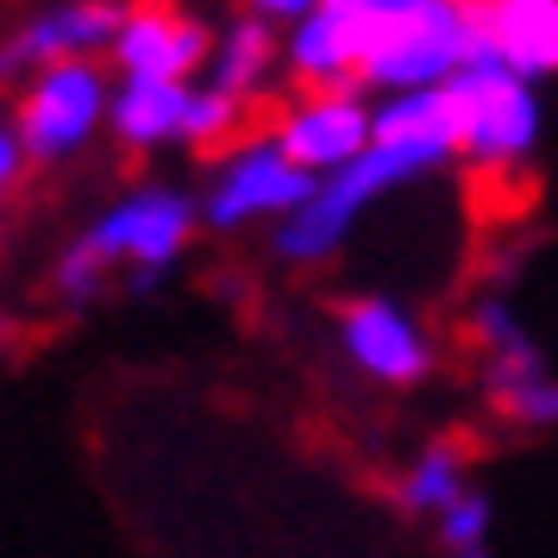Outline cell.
I'll return each mask as SVG.
<instances>
[{"label":"cell","instance_id":"obj_1","mask_svg":"<svg viewBox=\"0 0 558 558\" xmlns=\"http://www.w3.org/2000/svg\"><path fill=\"white\" fill-rule=\"evenodd\" d=\"M452 157L458 151H446V145L377 138L352 170H339V177L320 182V189H314V202H307L295 220L270 227V252H277L282 264H295V270H320V264L339 257V245L352 239V227L364 220V207H377L383 195H396V189L427 182L433 170H446Z\"/></svg>","mask_w":558,"mask_h":558},{"label":"cell","instance_id":"obj_2","mask_svg":"<svg viewBox=\"0 0 558 558\" xmlns=\"http://www.w3.org/2000/svg\"><path fill=\"white\" fill-rule=\"evenodd\" d=\"M477 51V26L464 0H377L364 32V88L408 95L446 88Z\"/></svg>","mask_w":558,"mask_h":558},{"label":"cell","instance_id":"obj_3","mask_svg":"<svg viewBox=\"0 0 558 558\" xmlns=\"http://www.w3.org/2000/svg\"><path fill=\"white\" fill-rule=\"evenodd\" d=\"M113 88H120V82H107L101 57L51 63V70L26 76L7 126L26 138L32 163H70V157L88 151V138L113 120Z\"/></svg>","mask_w":558,"mask_h":558},{"label":"cell","instance_id":"obj_4","mask_svg":"<svg viewBox=\"0 0 558 558\" xmlns=\"http://www.w3.org/2000/svg\"><path fill=\"white\" fill-rule=\"evenodd\" d=\"M202 227V202H189L182 189H163V182H145L120 195L113 207H101V220L82 232V245L101 257L107 270H132V289L151 295L157 277L189 252V239Z\"/></svg>","mask_w":558,"mask_h":558},{"label":"cell","instance_id":"obj_5","mask_svg":"<svg viewBox=\"0 0 558 558\" xmlns=\"http://www.w3.org/2000/svg\"><path fill=\"white\" fill-rule=\"evenodd\" d=\"M314 189H320V177L289 163V151L264 132V138H245V145H232L220 157V170H214V182L202 195V227L239 232V227H257V220L282 227V220H295L314 202Z\"/></svg>","mask_w":558,"mask_h":558},{"label":"cell","instance_id":"obj_6","mask_svg":"<svg viewBox=\"0 0 558 558\" xmlns=\"http://www.w3.org/2000/svg\"><path fill=\"white\" fill-rule=\"evenodd\" d=\"M452 88H458V107H464V157L477 170L527 163L533 145H539V95H533V82H521L489 51H471V63L458 70Z\"/></svg>","mask_w":558,"mask_h":558},{"label":"cell","instance_id":"obj_7","mask_svg":"<svg viewBox=\"0 0 558 558\" xmlns=\"http://www.w3.org/2000/svg\"><path fill=\"white\" fill-rule=\"evenodd\" d=\"M270 138L289 151V163L327 182L377 145V107L364 101V88H307L277 113Z\"/></svg>","mask_w":558,"mask_h":558},{"label":"cell","instance_id":"obj_8","mask_svg":"<svg viewBox=\"0 0 558 558\" xmlns=\"http://www.w3.org/2000/svg\"><path fill=\"white\" fill-rule=\"evenodd\" d=\"M138 0H57L45 13H32L7 32L0 45V70L20 82L38 76L51 63H76V57H113L120 32H126Z\"/></svg>","mask_w":558,"mask_h":558},{"label":"cell","instance_id":"obj_9","mask_svg":"<svg viewBox=\"0 0 558 558\" xmlns=\"http://www.w3.org/2000/svg\"><path fill=\"white\" fill-rule=\"evenodd\" d=\"M339 345L352 357V371L389 389H414L433 377V339L427 327L389 295H352L339 307Z\"/></svg>","mask_w":558,"mask_h":558},{"label":"cell","instance_id":"obj_10","mask_svg":"<svg viewBox=\"0 0 558 558\" xmlns=\"http://www.w3.org/2000/svg\"><path fill=\"white\" fill-rule=\"evenodd\" d=\"M377 0H320V13L282 32V76L295 88H364V32Z\"/></svg>","mask_w":558,"mask_h":558},{"label":"cell","instance_id":"obj_11","mask_svg":"<svg viewBox=\"0 0 558 558\" xmlns=\"http://www.w3.org/2000/svg\"><path fill=\"white\" fill-rule=\"evenodd\" d=\"M214 45L220 38L202 20L177 13L170 0H138L113 45V70L126 82H195V70L214 63Z\"/></svg>","mask_w":558,"mask_h":558},{"label":"cell","instance_id":"obj_12","mask_svg":"<svg viewBox=\"0 0 558 558\" xmlns=\"http://www.w3.org/2000/svg\"><path fill=\"white\" fill-rule=\"evenodd\" d=\"M477 51L508 63L521 82L558 76V0H464Z\"/></svg>","mask_w":558,"mask_h":558},{"label":"cell","instance_id":"obj_13","mask_svg":"<svg viewBox=\"0 0 558 558\" xmlns=\"http://www.w3.org/2000/svg\"><path fill=\"white\" fill-rule=\"evenodd\" d=\"M189 101H195V82H126L120 76L107 132H113L126 151H163V145H182Z\"/></svg>","mask_w":558,"mask_h":558},{"label":"cell","instance_id":"obj_14","mask_svg":"<svg viewBox=\"0 0 558 558\" xmlns=\"http://www.w3.org/2000/svg\"><path fill=\"white\" fill-rule=\"evenodd\" d=\"M471 339H477V364H483V396L489 389H508V383L521 377H539V371H553L546 352L527 339V327L514 320V307L502 295H483L471 307Z\"/></svg>","mask_w":558,"mask_h":558},{"label":"cell","instance_id":"obj_15","mask_svg":"<svg viewBox=\"0 0 558 558\" xmlns=\"http://www.w3.org/2000/svg\"><path fill=\"white\" fill-rule=\"evenodd\" d=\"M282 70V45L277 32L264 26V20H232L227 32H220V45H214V63H207V82L220 88V95H232V101L252 107L264 88H270V76Z\"/></svg>","mask_w":558,"mask_h":558},{"label":"cell","instance_id":"obj_16","mask_svg":"<svg viewBox=\"0 0 558 558\" xmlns=\"http://www.w3.org/2000/svg\"><path fill=\"white\" fill-rule=\"evenodd\" d=\"M471 496V483H464V446L458 439H433L421 446V458L402 471L396 483V508H402L408 521H439L452 502Z\"/></svg>","mask_w":558,"mask_h":558},{"label":"cell","instance_id":"obj_17","mask_svg":"<svg viewBox=\"0 0 558 558\" xmlns=\"http://www.w3.org/2000/svg\"><path fill=\"white\" fill-rule=\"evenodd\" d=\"M239 126H245V101H232V95H220L214 82H202L195 101H189L182 145H189V151H220L227 157L232 145H239Z\"/></svg>","mask_w":558,"mask_h":558},{"label":"cell","instance_id":"obj_18","mask_svg":"<svg viewBox=\"0 0 558 558\" xmlns=\"http://www.w3.org/2000/svg\"><path fill=\"white\" fill-rule=\"evenodd\" d=\"M489 408H496V421H508V427L553 433L558 427V377L539 371V377H521V383H508V389H489Z\"/></svg>","mask_w":558,"mask_h":558},{"label":"cell","instance_id":"obj_19","mask_svg":"<svg viewBox=\"0 0 558 558\" xmlns=\"http://www.w3.org/2000/svg\"><path fill=\"white\" fill-rule=\"evenodd\" d=\"M489 521H496L489 496H483V489H471L464 502H452L439 521H433V533H439L446 558H477V553H489Z\"/></svg>","mask_w":558,"mask_h":558},{"label":"cell","instance_id":"obj_20","mask_svg":"<svg viewBox=\"0 0 558 558\" xmlns=\"http://www.w3.org/2000/svg\"><path fill=\"white\" fill-rule=\"evenodd\" d=\"M107 277H113V270H107L101 257H95V252H88V245L76 239L70 252L57 257V270H51V289H57V295H63L70 307H88V302H95V295L107 289Z\"/></svg>","mask_w":558,"mask_h":558},{"label":"cell","instance_id":"obj_21","mask_svg":"<svg viewBox=\"0 0 558 558\" xmlns=\"http://www.w3.org/2000/svg\"><path fill=\"white\" fill-rule=\"evenodd\" d=\"M245 13H252V20H264L270 32H295L302 20H314V13H320V0H245Z\"/></svg>","mask_w":558,"mask_h":558},{"label":"cell","instance_id":"obj_22","mask_svg":"<svg viewBox=\"0 0 558 558\" xmlns=\"http://www.w3.org/2000/svg\"><path fill=\"white\" fill-rule=\"evenodd\" d=\"M26 163H32L26 138H20L13 126H0V189H7V195L20 189V177H26Z\"/></svg>","mask_w":558,"mask_h":558}]
</instances>
